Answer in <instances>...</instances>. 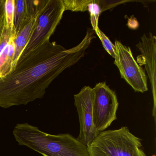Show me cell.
I'll return each mask as SVG.
<instances>
[{
	"mask_svg": "<svg viewBox=\"0 0 156 156\" xmlns=\"http://www.w3.org/2000/svg\"><path fill=\"white\" fill-rule=\"evenodd\" d=\"M94 32L96 34L98 38L100 39L105 50L115 59L116 55V49L115 44L111 42L108 37L99 29V28H97Z\"/></svg>",
	"mask_w": 156,
	"mask_h": 156,
	"instance_id": "9a60e30c",
	"label": "cell"
},
{
	"mask_svg": "<svg viewBox=\"0 0 156 156\" xmlns=\"http://www.w3.org/2000/svg\"><path fill=\"white\" fill-rule=\"evenodd\" d=\"M14 34L15 30H11L7 24L4 4L0 9V54Z\"/></svg>",
	"mask_w": 156,
	"mask_h": 156,
	"instance_id": "8fae6325",
	"label": "cell"
},
{
	"mask_svg": "<svg viewBox=\"0 0 156 156\" xmlns=\"http://www.w3.org/2000/svg\"><path fill=\"white\" fill-rule=\"evenodd\" d=\"M15 36L16 34H14L10 38L0 54V77L6 76L12 71L15 51Z\"/></svg>",
	"mask_w": 156,
	"mask_h": 156,
	"instance_id": "30bf717a",
	"label": "cell"
},
{
	"mask_svg": "<svg viewBox=\"0 0 156 156\" xmlns=\"http://www.w3.org/2000/svg\"><path fill=\"white\" fill-rule=\"evenodd\" d=\"M27 16L19 32L15 36V51L12 70L27 45L36 26L38 18L47 0H25Z\"/></svg>",
	"mask_w": 156,
	"mask_h": 156,
	"instance_id": "ba28073f",
	"label": "cell"
},
{
	"mask_svg": "<svg viewBox=\"0 0 156 156\" xmlns=\"http://www.w3.org/2000/svg\"><path fill=\"white\" fill-rule=\"evenodd\" d=\"M5 0H0V9H1L2 6L5 4Z\"/></svg>",
	"mask_w": 156,
	"mask_h": 156,
	"instance_id": "d6986e66",
	"label": "cell"
},
{
	"mask_svg": "<svg viewBox=\"0 0 156 156\" xmlns=\"http://www.w3.org/2000/svg\"><path fill=\"white\" fill-rule=\"evenodd\" d=\"M13 134L19 145L43 156H89L87 146L70 134L51 135L27 123L17 124Z\"/></svg>",
	"mask_w": 156,
	"mask_h": 156,
	"instance_id": "7a4b0ae2",
	"label": "cell"
},
{
	"mask_svg": "<svg viewBox=\"0 0 156 156\" xmlns=\"http://www.w3.org/2000/svg\"><path fill=\"white\" fill-rule=\"evenodd\" d=\"M93 89V122L97 131L100 132L105 130L117 119L119 103L115 92L106 82L98 83Z\"/></svg>",
	"mask_w": 156,
	"mask_h": 156,
	"instance_id": "5b68a950",
	"label": "cell"
},
{
	"mask_svg": "<svg viewBox=\"0 0 156 156\" xmlns=\"http://www.w3.org/2000/svg\"><path fill=\"white\" fill-rule=\"evenodd\" d=\"M27 16L25 0H15L14 27L17 34Z\"/></svg>",
	"mask_w": 156,
	"mask_h": 156,
	"instance_id": "7c38bea8",
	"label": "cell"
},
{
	"mask_svg": "<svg viewBox=\"0 0 156 156\" xmlns=\"http://www.w3.org/2000/svg\"><path fill=\"white\" fill-rule=\"evenodd\" d=\"M127 25L128 27L131 30H136L139 26L138 22L136 18L133 16L128 19Z\"/></svg>",
	"mask_w": 156,
	"mask_h": 156,
	"instance_id": "ac0fdd59",
	"label": "cell"
},
{
	"mask_svg": "<svg viewBox=\"0 0 156 156\" xmlns=\"http://www.w3.org/2000/svg\"><path fill=\"white\" fill-rule=\"evenodd\" d=\"M127 2V1H100L98 0V4L101 8V11L104 12L108 9L113 8L117 6L118 4H120V3H123V2Z\"/></svg>",
	"mask_w": 156,
	"mask_h": 156,
	"instance_id": "e0dca14e",
	"label": "cell"
},
{
	"mask_svg": "<svg viewBox=\"0 0 156 156\" xmlns=\"http://www.w3.org/2000/svg\"><path fill=\"white\" fill-rule=\"evenodd\" d=\"M65 11L62 0H47L38 18L36 26L20 57L50 40Z\"/></svg>",
	"mask_w": 156,
	"mask_h": 156,
	"instance_id": "277c9868",
	"label": "cell"
},
{
	"mask_svg": "<svg viewBox=\"0 0 156 156\" xmlns=\"http://www.w3.org/2000/svg\"><path fill=\"white\" fill-rule=\"evenodd\" d=\"M155 156V155H153V156Z\"/></svg>",
	"mask_w": 156,
	"mask_h": 156,
	"instance_id": "ffe728a7",
	"label": "cell"
},
{
	"mask_svg": "<svg viewBox=\"0 0 156 156\" xmlns=\"http://www.w3.org/2000/svg\"><path fill=\"white\" fill-rule=\"evenodd\" d=\"M141 140L127 127L99 132L87 146L89 156H147Z\"/></svg>",
	"mask_w": 156,
	"mask_h": 156,
	"instance_id": "3957f363",
	"label": "cell"
},
{
	"mask_svg": "<svg viewBox=\"0 0 156 156\" xmlns=\"http://www.w3.org/2000/svg\"><path fill=\"white\" fill-rule=\"evenodd\" d=\"M87 11L90 13V21L93 30L95 31L98 28V18L102 12L101 8L98 4V0H91L88 6Z\"/></svg>",
	"mask_w": 156,
	"mask_h": 156,
	"instance_id": "5bb4252c",
	"label": "cell"
},
{
	"mask_svg": "<svg viewBox=\"0 0 156 156\" xmlns=\"http://www.w3.org/2000/svg\"><path fill=\"white\" fill-rule=\"evenodd\" d=\"M115 57L114 63L120 76L136 92L144 93L148 90L147 76L143 68L135 60L131 49L115 41Z\"/></svg>",
	"mask_w": 156,
	"mask_h": 156,
	"instance_id": "8992f818",
	"label": "cell"
},
{
	"mask_svg": "<svg viewBox=\"0 0 156 156\" xmlns=\"http://www.w3.org/2000/svg\"><path fill=\"white\" fill-rule=\"evenodd\" d=\"M91 0H62L65 10L73 12L87 11Z\"/></svg>",
	"mask_w": 156,
	"mask_h": 156,
	"instance_id": "4fadbf2b",
	"label": "cell"
},
{
	"mask_svg": "<svg viewBox=\"0 0 156 156\" xmlns=\"http://www.w3.org/2000/svg\"><path fill=\"white\" fill-rule=\"evenodd\" d=\"M15 0L5 1V10L6 21L9 28L11 31L15 30L14 27Z\"/></svg>",
	"mask_w": 156,
	"mask_h": 156,
	"instance_id": "2e32d148",
	"label": "cell"
},
{
	"mask_svg": "<svg viewBox=\"0 0 156 156\" xmlns=\"http://www.w3.org/2000/svg\"><path fill=\"white\" fill-rule=\"evenodd\" d=\"M94 98L93 88L89 86L84 87L79 93L74 96L80 126V133L76 139L87 147L99 133L93 122Z\"/></svg>",
	"mask_w": 156,
	"mask_h": 156,
	"instance_id": "52a82bcc",
	"label": "cell"
},
{
	"mask_svg": "<svg viewBox=\"0 0 156 156\" xmlns=\"http://www.w3.org/2000/svg\"><path fill=\"white\" fill-rule=\"evenodd\" d=\"M95 38V32L89 29L82 41L71 49L49 40L20 57L9 75L0 77V107L26 105L43 98L52 82L84 57Z\"/></svg>",
	"mask_w": 156,
	"mask_h": 156,
	"instance_id": "6da1fadb",
	"label": "cell"
},
{
	"mask_svg": "<svg viewBox=\"0 0 156 156\" xmlns=\"http://www.w3.org/2000/svg\"><path fill=\"white\" fill-rule=\"evenodd\" d=\"M137 48L139 50L142 58L143 64L148 74L150 82L153 98V108L152 114L155 118L156 114V37L151 33L148 35L144 34L140 38V41L137 44Z\"/></svg>",
	"mask_w": 156,
	"mask_h": 156,
	"instance_id": "9c48e42d",
	"label": "cell"
}]
</instances>
